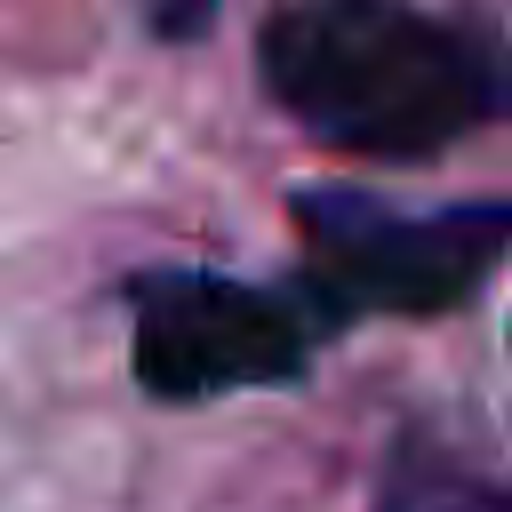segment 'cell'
Listing matches in <instances>:
<instances>
[{"instance_id": "1", "label": "cell", "mask_w": 512, "mask_h": 512, "mask_svg": "<svg viewBox=\"0 0 512 512\" xmlns=\"http://www.w3.org/2000/svg\"><path fill=\"white\" fill-rule=\"evenodd\" d=\"M256 56L272 96L344 152L416 160L496 112V56L408 0H296Z\"/></svg>"}, {"instance_id": "2", "label": "cell", "mask_w": 512, "mask_h": 512, "mask_svg": "<svg viewBox=\"0 0 512 512\" xmlns=\"http://www.w3.org/2000/svg\"><path fill=\"white\" fill-rule=\"evenodd\" d=\"M304 224L328 288L344 304H384V312H448L512 248V208H448L400 224L352 200H304Z\"/></svg>"}, {"instance_id": "3", "label": "cell", "mask_w": 512, "mask_h": 512, "mask_svg": "<svg viewBox=\"0 0 512 512\" xmlns=\"http://www.w3.org/2000/svg\"><path fill=\"white\" fill-rule=\"evenodd\" d=\"M304 368V328L280 296L240 280H152L136 296V376L160 400H208L240 384H280Z\"/></svg>"}, {"instance_id": "4", "label": "cell", "mask_w": 512, "mask_h": 512, "mask_svg": "<svg viewBox=\"0 0 512 512\" xmlns=\"http://www.w3.org/2000/svg\"><path fill=\"white\" fill-rule=\"evenodd\" d=\"M384 512H512V496H496V488H472V480L440 472V480H424V488H400Z\"/></svg>"}, {"instance_id": "5", "label": "cell", "mask_w": 512, "mask_h": 512, "mask_svg": "<svg viewBox=\"0 0 512 512\" xmlns=\"http://www.w3.org/2000/svg\"><path fill=\"white\" fill-rule=\"evenodd\" d=\"M152 16H160V32L184 40V32H200V24L216 16V0H152Z\"/></svg>"}]
</instances>
